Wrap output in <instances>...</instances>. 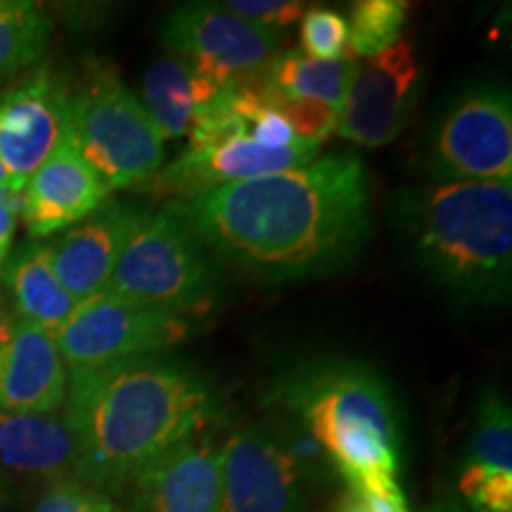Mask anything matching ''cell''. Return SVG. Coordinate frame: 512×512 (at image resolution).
I'll return each instance as SVG.
<instances>
[{
    "instance_id": "4dcf8cb0",
    "label": "cell",
    "mask_w": 512,
    "mask_h": 512,
    "mask_svg": "<svg viewBox=\"0 0 512 512\" xmlns=\"http://www.w3.org/2000/svg\"><path fill=\"white\" fill-rule=\"evenodd\" d=\"M17 197H22V195H15V192H12L10 178H8V174H5L3 162H0V200H17Z\"/></svg>"
},
{
    "instance_id": "5b68a950",
    "label": "cell",
    "mask_w": 512,
    "mask_h": 512,
    "mask_svg": "<svg viewBox=\"0 0 512 512\" xmlns=\"http://www.w3.org/2000/svg\"><path fill=\"white\" fill-rule=\"evenodd\" d=\"M102 292L185 318L214 304L216 268L174 200L147 211Z\"/></svg>"
},
{
    "instance_id": "83f0119b",
    "label": "cell",
    "mask_w": 512,
    "mask_h": 512,
    "mask_svg": "<svg viewBox=\"0 0 512 512\" xmlns=\"http://www.w3.org/2000/svg\"><path fill=\"white\" fill-rule=\"evenodd\" d=\"M223 8L268 31H285L304 15L306 5L297 0H230Z\"/></svg>"
},
{
    "instance_id": "8fae6325",
    "label": "cell",
    "mask_w": 512,
    "mask_h": 512,
    "mask_svg": "<svg viewBox=\"0 0 512 512\" xmlns=\"http://www.w3.org/2000/svg\"><path fill=\"white\" fill-rule=\"evenodd\" d=\"M422 67L408 41L366 57L356 67L349 95L339 114L337 136L361 147L394 143L418 102Z\"/></svg>"
},
{
    "instance_id": "484cf974",
    "label": "cell",
    "mask_w": 512,
    "mask_h": 512,
    "mask_svg": "<svg viewBox=\"0 0 512 512\" xmlns=\"http://www.w3.org/2000/svg\"><path fill=\"white\" fill-rule=\"evenodd\" d=\"M304 53L316 60H337L349 55L347 19L328 8H313L302 17Z\"/></svg>"
},
{
    "instance_id": "ba28073f",
    "label": "cell",
    "mask_w": 512,
    "mask_h": 512,
    "mask_svg": "<svg viewBox=\"0 0 512 512\" xmlns=\"http://www.w3.org/2000/svg\"><path fill=\"white\" fill-rule=\"evenodd\" d=\"M188 335L190 318L100 292L76 304L67 323L55 332V342L67 373H72L157 356Z\"/></svg>"
},
{
    "instance_id": "ffe728a7",
    "label": "cell",
    "mask_w": 512,
    "mask_h": 512,
    "mask_svg": "<svg viewBox=\"0 0 512 512\" xmlns=\"http://www.w3.org/2000/svg\"><path fill=\"white\" fill-rule=\"evenodd\" d=\"M358 62L354 57L316 60L304 50H287L266 67V81L275 93L290 100H311L342 114Z\"/></svg>"
},
{
    "instance_id": "d6986e66",
    "label": "cell",
    "mask_w": 512,
    "mask_h": 512,
    "mask_svg": "<svg viewBox=\"0 0 512 512\" xmlns=\"http://www.w3.org/2000/svg\"><path fill=\"white\" fill-rule=\"evenodd\" d=\"M17 318L55 335L76 309L53 271L48 240H27L5 261L3 273Z\"/></svg>"
},
{
    "instance_id": "603a6c76",
    "label": "cell",
    "mask_w": 512,
    "mask_h": 512,
    "mask_svg": "<svg viewBox=\"0 0 512 512\" xmlns=\"http://www.w3.org/2000/svg\"><path fill=\"white\" fill-rule=\"evenodd\" d=\"M465 465L512 472V415L503 396L489 394L479 403L467 437Z\"/></svg>"
},
{
    "instance_id": "5bb4252c",
    "label": "cell",
    "mask_w": 512,
    "mask_h": 512,
    "mask_svg": "<svg viewBox=\"0 0 512 512\" xmlns=\"http://www.w3.org/2000/svg\"><path fill=\"white\" fill-rule=\"evenodd\" d=\"M110 195L112 190L83 159L67 131L53 155L38 166L24 185L19 214L31 240H46L88 219L110 202Z\"/></svg>"
},
{
    "instance_id": "d4e9b609",
    "label": "cell",
    "mask_w": 512,
    "mask_h": 512,
    "mask_svg": "<svg viewBox=\"0 0 512 512\" xmlns=\"http://www.w3.org/2000/svg\"><path fill=\"white\" fill-rule=\"evenodd\" d=\"M31 512H136L128 505L119 503L105 491L79 482V479H64L43 486L38 491Z\"/></svg>"
},
{
    "instance_id": "9a60e30c",
    "label": "cell",
    "mask_w": 512,
    "mask_h": 512,
    "mask_svg": "<svg viewBox=\"0 0 512 512\" xmlns=\"http://www.w3.org/2000/svg\"><path fill=\"white\" fill-rule=\"evenodd\" d=\"M69 373L55 335L0 318V411L50 415L67 403Z\"/></svg>"
},
{
    "instance_id": "f546056e",
    "label": "cell",
    "mask_w": 512,
    "mask_h": 512,
    "mask_svg": "<svg viewBox=\"0 0 512 512\" xmlns=\"http://www.w3.org/2000/svg\"><path fill=\"white\" fill-rule=\"evenodd\" d=\"M19 209H22V197H17V200H0V273H3L5 261L10 256L12 240H15Z\"/></svg>"
},
{
    "instance_id": "cb8c5ba5",
    "label": "cell",
    "mask_w": 512,
    "mask_h": 512,
    "mask_svg": "<svg viewBox=\"0 0 512 512\" xmlns=\"http://www.w3.org/2000/svg\"><path fill=\"white\" fill-rule=\"evenodd\" d=\"M406 0H358L349 15V55L373 57L401 41Z\"/></svg>"
},
{
    "instance_id": "277c9868",
    "label": "cell",
    "mask_w": 512,
    "mask_h": 512,
    "mask_svg": "<svg viewBox=\"0 0 512 512\" xmlns=\"http://www.w3.org/2000/svg\"><path fill=\"white\" fill-rule=\"evenodd\" d=\"M273 401L318 441L347 489L401 494L399 413L375 370L358 363L304 370L273 389Z\"/></svg>"
},
{
    "instance_id": "7402d4cb",
    "label": "cell",
    "mask_w": 512,
    "mask_h": 512,
    "mask_svg": "<svg viewBox=\"0 0 512 512\" xmlns=\"http://www.w3.org/2000/svg\"><path fill=\"white\" fill-rule=\"evenodd\" d=\"M53 22L31 0H0V79L34 64L48 46Z\"/></svg>"
},
{
    "instance_id": "9c48e42d",
    "label": "cell",
    "mask_w": 512,
    "mask_h": 512,
    "mask_svg": "<svg viewBox=\"0 0 512 512\" xmlns=\"http://www.w3.org/2000/svg\"><path fill=\"white\" fill-rule=\"evenodd\" d=\"M221 486L223 512H306L323 484L273 420L240 427L223 441Z\"/></svg>"
},
{
    "instance_id": "1f68e13d",
    "label": "cell",
    "mask_w": 512,
    "mask_h": 512,
    "mask_svg": "<svg viewBox=\"0 0 512 512\" xmlns=\"http://www.w3.org/2000/svg\"><path fill=\"white\" fill-rule=\"evenodd\" d=\"M8 503H12V484L3 475H0V508Z\"/></svg>"
},
{
    "instance_id": "ac0fdd59",
    "label": "cell",
    "mask_w": 512,
    "mask_h": 512,
    "mask_svg": "<svg viewBox=\"0 0 512 512\" xmlns=\"http://www.w3.org/2000/svg\"><path fill=\"white\" fill-rule=\"evenodd\" d=\"M76 439L67 415L0 411V475L15 484L43 486L76 479Z\"/></svg>"
},
{
    "instance_id": "7a4b0ae2",
    "label": "cell",
    "mask_w": 512,
    "mask_h": 512,
    "mask_svg": "<svg viewBox=\"0 0 512 512\" xmlns=\"http://www.w3.org/2000/svg\"><path fill=\"white\" fill-rule=\"evenodd\" d=\"M216 408L214 387L197 370L159 354L72 370L64 415L79 451L76 479L124 496L147 465L200 437Z\"/></svg>"
},
{
    "instance_id": "44dd1931",
    "label": "cell",
    "mask_w": 512,
    "mask_h": 512,
    "mask_svg": "<svg viewBox=\"0 0 512 512\" xmlns=\"http://www.w3.org/2000/svg\"><path fill=\"white\" fill-rule=\"evenodd\" d=\"M143 102L147 117L164 140L188 136L195 100H192V74L181 57L162 55L147 67L143 76Z\"/></svg>"
},
{
    "instance_id": "2e32d148",
    "label": "cell",
    "mask_w": 512,
    "mask_h": 512,
    "mask_svg": "<svg viewBox=\"0 0 512 512\" xmlns=\"http://www.w3.org/2000/svg\"><path fill=\"white\" fill-rule=\"evenodd\" d=\"M147 211L138 204L107 202L95 214L50 242V261L64 290L76 304L105 290L114 266Z\"/></svg>"
},
{
    "instance_id": "d6a6232c",
    "label": "cell",
    "mask_w": 512,
    "mask_h": 512,
    "mask_svg": "<svg viewBox=\"0 0 512 512\" xmlns=\"http://www.w3.org/2000/svg\"><path fill=\"white\" fill-rule=\"evenodd\" d=\"M432 512H463V510H458L456 505H437Z\"/></svg>"
},
{
    "instance_id": "4316f807",
    "label": "cell",
    "mask_w": 512,
    "mask_h": 512,
    "mask_svg": "<svg viewBox=\"0 0 512 512\" xmlns=\"http://www.w3.org/2000/svg\"><path fill=\"white\" fill-rule=\"evenodd\" d=\"M458 489L475 512H512V472L463 465Z\"/></svg>"
},
{
    "instance_id": "e0dca14e",
    "label": "cell",
    "mask_w": 512,
    "mask_h": 512,
    "mask_svg": "<svg viewBox=\"0 0 512 512\" xmlns=\"http://www.w3.org/2000/svg\"><path fill=\"white\" fill-rule=\"evenodd\" d=\"M126 494L136 512H223L221 446L200 434L171 448L133 477Z\"/></svg>"
},
{
    "instance_id": "8992f818",
    "label": "cell",
    "mask_w": 512,
    "mask_h": 512,
    "mask_svg": "<svg viewBox=\"0 0 512 512\" xmlns=\"http://www.w3.org/2000/svg\"><path fill=\"white\" fill-rule=\"evenodd\" d=\"M69 138L112 192L150 183L164 164V138L110 64L72 93Z\"/></svg>"
},
{
    "instance_id": "3957f363",
    "label": "cell",
    "mask_w": 512,
    "mask_h": 512,
    "mask_svg": "<svg viewBox=\"0 0 512 512\" xmlns=\"http://www.w3.org/2000/svg\"><path fill=\"white\" fill-rule=\"evenodd\" d=\"M408 261L463 309L501 304L512 283V181H432L392 197Z\"/></svg>"
},
{
    "instance_id": "52a82bcc",
    "label": "cell",
    "mask_w": 512,
    "mask_h": 512,
    "mask_svg": "<svg viewBox=\"0 0 512 512\" xmlns=\"http://www.w3.org/2000/svg\"><path fill=\"white\" fill-rule=\"evenodd\" d=\"M427 166L441 183L512 181V102L503 86H470L434 121Z\"/></svg>"
},
{
    "instance_id": "4fadbf2b",
    "label": "cell",
    "mask_w": 512,
    "mask_h": 512,
    "mask_svg": "<svg viewBox=\"0 0 512 512\" xmlns=\"http://www.w3.org/2000/svg\"><path fill=\"white\" fill-rule=\"evenodd\" d=\"M320 147L323 145L297 140L283 150H266L245 133L202 150H185L174 164L159 169L150 181L152 192L159 197H174V202L190 200L223 185L297 169L313 162L320 155Z\"/></svg>"
},
{
    "instance_id": "6da1fadb",
    "label": "cell",
    "mask_w": 512,
    "mask_h": 512,
    "mask_svg": "<svg viewBox=\"0 0 512 512\" xmlns=\"http://www.w3.org/2000/svg\"><path fill=\"white\" fill-rule=\"evenodd\" d=\"M176 204L207 252L266 283L337 271L373 226L368 169L347 152Z\"/></svg>"
},
{
    "instance_id": "30bf717a",
    "label": "cell",
    "mask_w": 512,
    "mask_h": 512,
    "mask_svg": "<svg viewBox=\"0 0 512 512\" xmlns=\"http://www.w3.org/2000/svg\"><path fill=\"white\" fill-rule=\"evenodd\" d=\"M162 41L192 72L235 83L264 72L278 57L280 36L240 19L223 5L188 3L166 17Z\"/></svg>"
},
{
    "instance_id": "f1b7e54d",
    "label": "cell",
    "mask_w": 512,
    "mask_h": 512,
    "mask_svg": "<svg viewBox=\"0 0 512 512\" xmlns=\"http://www.w3.org/2000/svg\"><path fill=\"white\" fill-rule=\"evenodd\" d=\"M249 138L254 140L256 145L266 147V150H283V147H290L297 143V133L290 121H287L283 114L273 107H259L254 112L252 121H249Z\"/></svg>"
},
{
    "instance_id": "7c38bea8",
    "label": "cell",
    "mask_w": 512,
    "mask_h": 512,
    "mask_svg": "<svg viewBox=\"0 0 512 512\" xmlns=\"http://www.w3.org/2000/svg\"><path fill=\"white\" fill-rule=\"evenodd\" d=\"M69 105L72 88L53 69H36L0 93V162L15 195L67 136Z\"/></svg>"
}]
</instances>
